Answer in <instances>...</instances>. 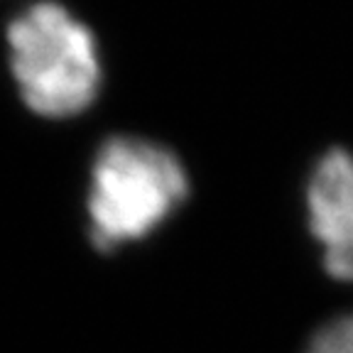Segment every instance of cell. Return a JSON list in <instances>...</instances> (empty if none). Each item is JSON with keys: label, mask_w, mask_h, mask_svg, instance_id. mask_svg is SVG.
<instances>
[{"label": "cell", "mask_w": 353, "mask_h": 353, "mask_svg": "<svg viewBox=\"0 0 353 353\" xmlns=\"http://www.w3.org/2000/svg\"><path fill=\"white\" fill-rule=\"evenodd\" d=\"M187 192V172L174 152L145 138H110L91 170V238L101 250L145 238Z\"/></svg>", "instance_id": "obj_1"}, {"label": "cell", "mask_w": 353, "mask_h": 353, "mask_svg": "<svg viewBox=\"0 0 353 353\" xmlns=\"http://www.w3.org/2000/svg\"><path fill=\"white\" fill-rule=\"evenodd\" d=\"M10 69L22 101L44 118H69L94 103L101 61L91 30L59 3H34L8 28Z\"/></svg>", "instance_id": "obj_2"}, {"label": "cell", "mask_w": 353, "mask_h": 353, "mask_svg": "<svg viewBox=\"0 0 353 353\" xmlns=\"http://www.w3.org/2000/svg\"><path fill=\"white\" fill-rule=\"evenodd\" d=\"M309 226L331 277L353 282V152L334 148L316 162L307 187Z\"/></svg>", "instance_id": "obj_3"}, {"label": "cell", "mask_w": 353, "mask_h": 353, "mask_svg": "<svg viewBox=\"0 0 353 353\" xmlns=\"http://www.w3.org/2000/svg\"><path fill=\"white\" fill-rule=\"evenodd\" d=\"M309 353H353V314L321 329Z\"/></svg>", "instance_id": "obj_4"}]
</instances>
